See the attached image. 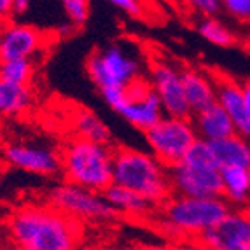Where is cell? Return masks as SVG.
I'll return each mask as SVG.
<instances>
[{
	"mask_svg": "<svg viewBox=\"0 0 250 250\" xmlns=\"http://www.w3.org/2000/svg\"><path fill=\"white\" fill-rule=\"evenodd\" d=\"M205 250H250V210H231L222 222L200 236Z\"/></svg>",
	"mask_w": 250,
	"mask_h": 250,
	"instance_id": "obj_12",
	"label": "cell"
},
{
	"mask_svg": "<svg viewBox=\"0 0 250 250\" xmlns=\"http://www.w3.org/2000/svg\"><path fill=\"white\" fill-rule=\"evenodd\" d=\"M62 7L68 23L74 28H81L88 21L89 13H91V5L86 0H63Z\"/></svg>",
	"mask_w": 250,
	"mask_h": 250,
	"instance_id": "obj_24",
	"label": "cell"
},
{
	"mask_svg": "<svg viewBox=\"0 0 250 250\" xmlns=\"http://www.w3.org/2000/svg\"><path fill=\"white\" fill-rule=\"evenodd\" d=\"M110 5L131 18H144V4L137 0H112Z\"/></svg>",
	"mask_w": 250,
	"mask_h": 250,
	"instance_id": "obj_27",
	"label": "cell"
},
{
	"mask_svg": "<svg viewBox=\"0 0 250 250\" xmlns=\"http://www.w3.org/2000/svg\"><path fill=\"white\" fill-rule=\"evenodd\" d=\"M34 104L32 86L0 81V117H20L26 114Z\"/></svg>",
	"mask_w": 250,
	"mask_h": 250,
	"instance_id": "obj_20",
	"label": "cell"
},
{
	"mask_svg": "<svg viewBox=\"0 0 250 250\" xmlns=\"http://www.w3.org/2000/svg\"><path fill=\"white\" fill-rule=\"evenodd\" d=\"M70 125L74 128L77 138L102 144V146H107L110 142V129H108V126L105 125L100 116H96L95 112H91L88 108H75L74 114H72Z\"/></svg>",
	"mask_w": 250,
	"mask_h": 250,
	"instance_id": "obj_19",
	"label": "cell"
},
{
	"mask_svg": "<svg viewBox=\"0 0 250 250\" xmlns=\"http://www.w3.org/2000/svg\"><path fill=\"white\" fill-rule=\"evenodd\" d=\"M210 149L217 167L221 170L229 167H242L247 170L250 168V140L240 135H233L210 144Z\"/></svg>",
	"mask_w": 250,
	"mask_h": 250,
	"instance_id": "obj_17",
	"label": "cell"
},
{
	"mask_svg": "<svg viewBox=\"0 0 250 250\" xmlns=\"http://www.w3.org/2000/svg\"><path fill=\"white\" fill-rule=\"evenodd\" d=\"M47 201L51 207L83 224H105L117 217L116 210L102 192L89 191L68 182L56 184L51 188Z\"/></svg>",
	"mask_w": 250,
	"mask_h": 250,
	"instance_id": "obj_8",
	"label": "cell"
},
{
	"mask_svg": "<svg viewBox=\"0 0 250 250\" xmlns=\"http://www.w3.org/2000/svg\"><path fill=\"white\" fill-rule=\"evenodd\" d=\"M229 212L231 207L224 198L171 196L163 205L161 228L170 238H182L184 234L200 238L224 221Z\"/></svg>",
	"mask_w": 250,
	"mask_h": 250,
	"instance_id": "obj_4",
	"label": "cell"
},
{
	"mask_svg": "<svg viewBox=\"0 0 250 250\" xmlns=\"http://www.w3.org/2000/svg\"><path fill=\"white\" fill-rule=\"evenodd\" d=\"M60 158L65 182L102 194L114 184V150L108 146L74 137Z\"/></svg>",
	"mask_w": 250,
	"mask_h": 250,
	"instance_id": "obj_3",
	"label": "cell"
},
{
	"mask_svg": "<svg viewBox=\"0 0 250 250\" xmlns=\"http://www.w3.org/2000/svg\"><path fill=\"white\" fill-rule=\"evenodd\" d=\"M5 228L18 250H79L84 240L83 222L51 205H23L9 215Z\"/></svg>",
	"mask_w": 250,
	"mask_h": 250,
	"instance_id": "obj_1",
	"label": "cell"
},
{
	"mask_svg": "<svg viewBox=\"0 0 250 250\" xmlns=\"http://www.w3.org/2000/svg\"><path fill=\"white\" fill-rule=\"evenodd\" d=\"M21 250H34V249H21Z\"/></svg>",
	"mask_w": 250,
	"mask_h": 250,
	"instance_id": "obj_34",
	"label": "cell"
},
{
	"mask_svg": "<svg viewBox=\"0 0 250 250\" xmlns=\"http://www.w3.org/2000/svg\"><path fill=\"white\" fill-rule=\"evenodd\" d=\"M198 140L191 119L165 116L158 125L146 133V142L150 154L165 168L179 165Z\"/></svg>",
	"mask_w": 250,
	"mask_h": 250,
	"instance_id": "obj_9",
	"label": "cell"
},
{
	"mask_svg": "<svg viewBox=\"0 0 250 250\" xmlns=\"http://www.w3.org/2000/svg\"><path fill=\"white\" fill-rule=\"evenodd\" d=\"M100 250H133V249H128V247H121V249H100Z\"/></svg>",
	"mask_w": 250,
	"mask_h": 250,
	"instance_id": "obj_33",
	"label": "cell"
},
{
	"mask_svg": "<svg viewBox=\"0 0 250 250\" xmlns=\"http://www.w3.org/2000/svg\"><path fill=\"white\" fill-rule=\"evenodd\" d=\"M196 30L205 41H208L213 46L229 47L236 42L233 30L219 18H200L196 23Z\"/></svg>",
	"mask_w": 250,
	"mask_h": 250,
	"instance_id": "obj_22",
	"label": "cell"
},
{
	"mask_svg": "<svg viewBox=\"0 0 250 250\" xmlns=\"http://www.w3.org/2000/svg\"><path fill=\"white\" fill-rule=\"evenodd\" d=\"M30 9L28 0H13V16H21V14H26Z\"/></svg>",
	"mask_w": 250,
	"mask_h": 250,
	"instance_id": "obj_29",
	"label": "cell"
},
{
	"mask_svg": "<svg viewBox=\"0 0 250 250\" xmlns=\"http://www.w3.org/2000/svg\"><path fill=\"white\" fill-rule=\"evenodd\" d=\"M222 189L224 198L228 203L233 205H245L250 198V175L249 170L242 167H229L222 168Z\"/></svg>",
	"mask_w": 250,
	"mask_h": 250,
	"instance_id": "obj_21",
	"label": "cell"
},
{
	"mask_svg": "<svg viewBox=\"0 0 250 250\" xmlns=\"http://www.w3.org/2000/svg\"><path fill=\"white\" fill-rule=\"evenodd\" d=\"M192 125L196 129L198 138L208 144L219 142V140L236 135L231 117L226 114V110L219 104H213L212 107L194 114Z\"/></svg>",
	"mask_w": 250,
	"mask_h": 250,
	"instance_id": "obj_16",
	"label": "cell"
},
{
	"mask_svg": "<svg viewBox=\"0 0 250 250\" xmlns=\"http://www.w3.org/2000/svg\"><path fill=\"white\" fill-rule=\"evenodd\" d=\"M175 196L222 198V175L212 156L210 144L198 138L186 158L168 170Z\"/></svg>",
	"mask_w": 250,
	"mask_h": 250,
	"instance_id": "obj_5",
	"label": "cell"
},
{
	"mask_svg": "<svg viewBox=\"0 0 250 250\" xmlns=\"http://www.w3.org/2000/svg\"><path fill=\"white\" fill-rule=\"evenodd\" d=\"M150 86L158 95L165 116L191 119V108L186 100L182 70L167 60H154L150 67Z\"/></svg>",
	"mask_w": 250,
	"mask_h": 250,
	"instance_id": "obj_10",
	"label": "cell"
},
{
	"mask_svg": "<svg viewBox=\"0 0 250 250\" xmlns=\"http://www.w3.org/2000/svg\"><path fill=\"white\" fill-rule=\"evenodd\" d=\"M86 72L100 95L125 91L129 84L142 77V65L135 54L123 46H107L96 49L86 60Z\"/></svg>",
	"mask_w": 250,
	"mask_h": 250,
	"instance_id": "obj_6",
	"label": "cell"
},
{
	"mask_svg": "<svg viewBox=\"0 0 250 250\" xmlns=\"http://www.w3.org/2000/svg\"><path fill=\"white\" fill-rule=\"evenodd\" d=\"M104 196L107 198V201L110 203L116 213L126 217H135V219H142L152 213V207L147 200H144L140 194L129 191V189L123 188V186H117L112 184L107 191L104 192Z\"/></svg>",
	"mask_w": 250,
	"mask_h": 250,
	"instance_id": "obj_18",
	"label": "cell"
},
{
	"mask_svg": "<svg viewBox=\"0 0 250 250\" xmlns=\"http://www.w3.org/2000/svg\"><path fill=\"white\" fill-rule=\"evenodd\" d=\"M114 184L137 192L154 207H163L171 198L168 168L150 152L133 147L114 150Z\"/></svg>",
	"mask_w": 250,
	"mask_h": 250,
	"instance_id": "obj_2",
	"label": "cell"
},
{
	"mask_svg": "<svg viewBox=\"0 0 250 250\" xmlns=\"http://www.w3.org/2000/svg\"><path fill=\"white\" fill-rule=\"evenodd\" d=\"M35 74V63L32 60H5L0 63V81L30 86Z\"/></svg>",
	"mask_w": 250,
	"mask_h": 250,
	"instance_id": "obj_23",
	"label": "cell"
},
{
	"mask_svg": "<svg viewBox=\"0 0 250 250\" xmlns=\"http://www.w3.org/2000/svg\"><path fill=\"white\" fill-rule=\"evenodd\" d=\"M182 83L192 116L217 104L215 79H212L207 72L194 67L182 68Z\"/></svg>",
	"mask_w": 250,
	"mask_h": 250,
	"instance_id": "obj_15",
	"label": "cell"
},
{
	"mask_svg": "<svg viewBox=\"0 0 250 250\" xmlns=\"http://www.w3.org/2000/svg\"><path fill=\"white\" fill-rule=\"evenodd\" d=\"M102 98L128 125L144 133L154 128L165 117V110H163L158 95L150 86V81L144 77L129 84L125 91L107 93V95H102Z\"/></svg>",
	"mask_w": 250,
	"mask_h": 250,
	"instance_id": "obj_7",
	"label": "cell"
},
{
	"mask_svg": "<svg viewBox=\"0 0 250 250\" xmlns=\"http://www.w3.org/2000/svg\"><path fill=\"white\" fill-rule=\"evenodd\" d=\"M140 250H173L171 247H168V245H146L144 249H140Z\"/></svg>",
	"mask_w": 250,
	"mask_h": 250,
	"instance_id": "obj_31",
	"label": "cell"
},
{
	"mask_svg": "<svg viewBox=\"0 0 250 250\" xmlns=\"http://www.w3.org/2000/svg\"><path fill=\"white\" fill-rule=\"evenodd\" d=\"M4 159L18 170L42 177L58 175L62 171L60 154L42 144H9L4 149Z\"/></svg>",
	"mask_w": 250,
	"mask_h": 250,
	"instance_id": "obj_13",
	"label": "cell"
},
{
	"mask_svg": "<svg viewBox=\"0 0 250 250\" xmlns=\"http://www.w3.org/2000/svg\"><path fill=\"white\" fill-rule=\"evenodd\" d=\"M53 39L37 26L9 21L0 34V60H32L34 62Z\"/></svg>",
	"mask_w": 250,
	"mask_h": 250,
	"instance_id": "obj_11",
	"label": "cell"
},
{
	"mask_svg": "<svg viewBox=\"0 0 250 250\" xmlns=\"http://www.w3.org/2000/svg\"><path fill=\"white\" fill-rule=\"evenodd\" d=\"M5 25H7V21L2 20V18H0V34H2V30L5 28Z\"/></svg>",
	"mask_w": 250,
	"mask_h": 250,
	"instance_id": "obj_32",
	"label": "cell"
},
{
	"mask_svg": "<svg viewBox=\"0 0 250 250\" xmlns=\"http://www.w3.org/2000/svg\"><path fill=\"white\" fill-rule=\"evenodd\" d=\"M242 89H243V100H245L247 114H249V117H250V79L242 84Z\"/></svg>",
	"mask_w": 250,
	"mask_h": 250,
	"instance_id": "obj_30",
	"label": "cell"
},
{
	"mask_svg": "<svg viewBox=\"0 0 250 250\" xmlns=\"http://www.w3.org/2000/svg\"><path fill=\"white\" fill-rule=\"evenodd\" d=\"M0 63H2V60H0Z\"/></svg>",
	"mask_w": 250,
	"mask_h": 250,
	"instance_id": "obj_35",
	"label": "cell"
},
{
	"mask_svg": "<svg viewBox=\"0 0 250 250\" xmlns=\"http://www.w3.org/2000/svg\"><path fill=\"white\" fill-rule=\"evenodd\" d=\"M224 13L238 23H250V0H224Z\"/></svg>",
	"mask_w": 250,
	"mask_h": 250,
	"instance_id": "obj_25",
	"label": "cell"
},
{
	"mask_svg": "<svg viewBox=\"0 0 250 250\" xmlns=\"http://www.w3.org/2000/svg\"><path fill=\"white\" fill-rule=\"evenodd\" d=\"M0 18L7 23L13 18V0H0Z\"/></svg>",
	"mask_w": 250,
	"mask_h": 250,
	"instance_id": "obj_28",
	"label": "cell"
},
{
	"mask_svg": "<svg viewBox=\"0 0 250 250\" xmlns=\"http://www.w3.org/2000/svg\"><path fill=\"white\" fill-rule=\"evenodd\" d=\"M189 7L200 18H219V14L224 13V2L221 0H194L189 2Z\"/></svg>",
	"mask_w": 250,
	"mask_h": 250,
	"instance_id": "obj_26",
	"label": "cell"
},
{
	"mask_svg": "<svg viewBox=\"0 0 250 250\" xmlns=\"http://www.w3.org/2000/svg\"><path fill=\"white\" fill-rule=\"evenodd\" d=\"M215 89H217V104L226 110V114L231 117V121L236 129V135L250 138V117L247 114L245 100H243L242 84L236 81L226 77V75H217L215 77Z\"/></svg>",
	"mask_w": 250,
	"mask_h": 250,
	"instance_id": "obj_14",
	"label": "cell"
}]
</instances>
